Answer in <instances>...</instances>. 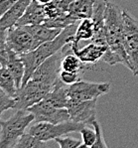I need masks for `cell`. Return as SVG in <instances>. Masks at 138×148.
<instances>
[{"label":"cell","mask_w":138,"mask_h":148,"mask_svg":"<svg viewBox=\"0 0 138 148\" xmlns=\"http://www.w3.org/2000/svg\"><path fill=\"white\" fill-rule=\"evenodd\" d=\"M105 26L108 50L103 56V61L110 66L122 64L129 69V63L123 44L122 10L113 2L107 1L106 4Z\"/></svg>","instance_id":"cell-1"},{"label":"cell","mask_w":138,"mask_h":148,"mask_svg":"<svg viewBox=\"0 0 138 148\" xmlns=\"http://www.w3.org/2000/svg\"><path fill=\"white\" fill-rule=\"evenodd\" d=\"M77 26H78V24L76 23L66 27L54 40L42 43L35 50L20 56L25 66L24 78L22 81L21 86H23L29 81V79L32 77L33 73L35 72V70L45 60L60 52L66 45L72 43L74 39V32L77 30Z\"/></svg>","instance_id":"cell-2"},{"label":"cell","mask_w":138,"mask_h":148,"mask_svg":"<svg viewBox=\"0 0 138 148\" xmlns=\"http://www.w3.org/2000/svg\"><path fill=\"white\" fill-rule=\"evenodd\" d=\"M33 121L34 115L27 109H17L9 119L0 120V148H14Z\"/></svg>","instance_id":"cell-3"},{"label":"cell","mask_w":138,"mask_h":148,"mask_svg":"<svg viewBox=\"0 0 138 148\" xmlns=\"http://www.w3.org/2000/svg\"><path fill=\"white\" fill-rule=\"evenodd\" d=\"M123 44L127 55L129 70L138 77V20L127 10H122Z\"/></svg>","instance_id":"cell-4"},{"label":"cell","mask_w":138,"mask_h":148,"mask_svg":"<svg viewBox=\"0 0 138 148\" xmlns=\"http://www.w3.org/2000/svg\"><path fill=\"white\" fill-rule=\"evenodd\" d=\"M83 123L76 122L74 120H67L60 123H51V122H35V124L29 127L27 132L32 134L38 139L48 142L50 140H55L59 136L66 135L71 132H80Z\"/></svg>","instance_id":"cell-5"},{"label":"cell","mask_w":138,"mask_h":148,"mask_svg":"<svg viewBox=\"0 0 138 148\" xmlns=\"http://www.w3.org/2000/svg\"><path fill=\"white\" fill-rule=\"evenodd\" d=\"M52 88V86L36 79H29V81L23 86L17 90L16 95L14 97V108L28 109L35 103L42 101Z\"/></svg>","instance_id":"cell-6"},{"label":"cell","mask_w":138,"mask_h":148,"mask_svg":"<svg viewBox=\"0 0 138 148\" xmlns=\"http://www.w3.org/2000/svg\"><path fill=\"white\" fill-rule=\"evenodd\" d=\"M110 90L108 83H92L80 79L79 82L67 86L68 97L76 101L98 99L99 97L107 94Z\"/></svg>","instance_id":"cell-7"},{"label":"cell","mask_w":138,"mask_h":148,"mask_svg":"<svg viewBox=\"0 0 138 148\" xmlns=\"http://www.w3.org/2000/svg\"><path fill=\"white\" fill-rule=\"evenodd\" d=\"M6 43L9 49L14 51L19 56L33 51L41 45L23 26H14L8 29L6 34Z\"/></svg>","instance_id":"cell-8"},{"label":"cell","mask_w":138,"mask_h":148,"mask_svg":"<svg viewBox=\"0 0 138 148\" xmlns=\"http://www.w3.org/2000/svg\"><path fill=\"white\" fill-rule=\"evenodd\" d=\"M27 110L34 115L35 122L45 121L51 123H60L70 119V114L67 108H55L44 99L29 108Z\"/></svg>","instance_id":"cell-9"},{"label":"cell","mask_w":138,"mask_h":148,"mask_svg":"<svg viewBox=\"0 0 138 148\" xmlns=\"http://www.w3.org/2000/svg\"><path fill=\"white\" fill-rule=\"evenodd\" d=\"M63 56V49L57 54L53 55L45 60L33 73L30 79L42 82L54 86L59 79V73L61 71V59Z\"/></svg>","instance_id":"cell-10"},{"label":"cell","mask_w":138,"mask_h":148,"mask_svg":"<svg viewBox=\"0 0 138 148\" xmlns=\"http://www.w3.org/2000/svg\"><path fill=\"white\" fill-rule=\"evenodd\" d=\"M96 102L98 99L76 101L69 99L67 109L69 111L70 119L83 124H92V120L96 119Z\"/></svg>","instance_id":"cell-11"},{"label":"cell","mask_w":138,"mask_h":148,"mask_svg":"<svg viewBox=\"0 0 138 148\" xmlns=\"http://www.w3.org/2000/svg\"><path fill=\"white\" fill-rule=\"evenodd\" d=\"M107 50L108 46H106V45H98L90 42L89 44L83 47L81 49L76 48L72 51L80 58L81 62L85 65H87V64H96L100 59L103 58Z\"/></svg>","instance_id":"cell-12"},{"label":"cell","mask_w":138,"mask_h":148,"mask_svg":"<svg viewBox=\"0 0 138 148\" xmlns=\"http://www.w3.org/2000/svg\"><path fill=\"white\" fill-rule=\"evenodd\" d=\"M31 0H17L10 8L0 17V30H8L16 25L22 17Z\"/></svg>","instance_id":"cell-13"},{"label":"cell","mask_w":138,"mask_h":148,"mask_svg":"<svg viewBox=\"0 0 138 148\" xmlns=\"http://www.w3.org/2000/svg\"><path fill=\"white\" fill-rule=\"evenodd\" d=\"M45 21L44 4L37 0H31L27 6L24 14L17 21L15 26H26V25L42 24Z\"/></svg>","instance_id":"cell-14"},{"label":"cell","mask_w":138,"mask_h":148,"mask_svg":"<svg viewBox=\"0 0 138 148\" xmlns=\"http://www.w3.org/2000/svg\"><path fill=\"white\" fill-rule=\"evenodd\" d=\"M36 41L42 44V43L48 42V41L54 40L61 33L63 29L51 28L46 26L45 24H35V25H26L23 26Z\"/></svg>","instance_id":"cell-15"},{"label":"cell","mask_w":138,"mask_h":148,"mask_svg":"<svg viewBox=\"0 0 138 148\" xmlns=\"http://www.w3.org/2000/svg\"><path fill=\"white\" fill-rule=\"evenodd\" d=\"M8 52V61L6 64V68L11 73L12 77L14 78L15 84H16L17 90L20 88L22 85V81L24 78V73H25V66L23 61L21 60L19 55H17L14 51L11 49H7Z\"/></svg>","instance_id":"cell-16"},{"label":"cell","mask_w":138,"mask_h":148,"mask_svg":"<svg viewBox=\"0 0 138 148\" xmlns=\"http://www.w3.org/2000/svg\"><path fill=\"white\" fill-rule=\"evenodd\" d=\"M67 86L64 83L58 79L57 83L54 85L53 88L46 95L44 99H46L49 103L59 108H67L69 97L67 95Z\"/></svg>","instance_id":"cell-17"},{"label":"cell","mask_w":138,"mask_h":148,"mask_svg":"<svg viewBox=\"0 0 138 148\" xmlns=\"http://www.w3.org/2000/svg\"><path fill=\"white\" fill-rule=\"evenodd\" d=\"M94 0H73L68 9V13L80 22L85 18H90L94 10Z\"/></svg>","instance_id":"cell-18"},{"label":"cell","mask_w":138,"mask_h":148,"mask_svg":"<svg viewBox=\"0 0 138 148\" xmlns=\"http://www.w3.org/2000/svg\"><path fill=\"white\" fill-rule=\"evenodd\" d=\"M94 33V25L92 18H85L80 21L74 32V39L70 43L71 50L79 48V43L83 40H90Z\"/></svg>","instance_id":"cell-19"},{"label":"cell","mask_w":138,"mask_h":148,"mask_svg":"<svg viewBox=\"0 0 138 148\" xmlns=\"http://www.w3.org/2000/svg\"><path fill=\"white\" fill-rule=\"evenodd\" d=\"M85 64L80 60L78 56L71 50V52L68 54L64 53L63 50V56L61 59V70L68 71V72H78L83 73Z\"/></svg>","instance_id":"cell-20"},{"label":"cell","mask_w":138,"mask_h":148,"mask_svg":"<svg viewBox=\"0 0 138 148\" xmlns=\"http://www.w3.org/2000/svg\"><path fill=\"white\" fill-rule=\"evenodd\" d=\"M0 88L14 99L17 92V86L14 78L6 67H0Z\"/></svg>","instance_id":"cell-21"},{"label":"cell","mask_w":138,"mask_h":148,"mask_svg":"<svg viewBox=\"0 0 138 148\" xmlns=\"http://www.w3.org/2000/svg\"><path fill=\"white\" fill-rule=\"evenodd\" d=\"M16 148H45L48 147V144L45 141H42L35 137L32 134L25 132L18 140Z\"/></svg>","instance_id":"cell-22"},{"label":"cell","mask_w":138,"mask_h":148,"mask_svg":"<svg viewBox=\"0 0 138 148\" xmlns=\"http://www.w3.org/2000/svg\"><path fill=\"white\" fill-rule=\"evenodd\" d=\"M80 133L81 135V145L80 148H85V147H92L94 146V142H96V131L94 128H90L89 126H87V124L83 125L81 128Z\"/></svg>","instance_id":"cell-23"},{"label":"cell","mask_w":138,"mask_h":148,"mask_svg":"<svg viewBox=\"0 0 138 148\" xmlns=\"http://www.w3.org/2000/svg\"><path fill=\"white\" fill-rule=\"evenodd\" d=\"M81 76H83V73L68 72V71L64 70H61L60 73H59V79L66 86H71L79 82L80 79H81Z\"/></svg>","instance_id":"cell-24"},{"label":"cell","mask_w":138,"mask_h":148,"mask_svg":"<svg viewBox=\"0 0 138 148\" xmlns=\"http://www.w3.org/2000/svg\"><path fill=\"white\" fill-rule=\"evenodd\" d=\"M7 30H0V67H6L8 61V46L6 43Z\"/></svg>","instance_id":"cell-25"},{"label":"cell","mask_w":138,"mask_h":148,"mask_svg":"<svg viewBox=\"0 0 138 148\" xmlns=\"http://www.w3.org/2000/svg\"><path fill=\"white\" fill-rule=\"evenodd\" d=\"M55 141L60 148H79L81 145V140L70 136H59Z\"/></svg>","instance_id":"cell-26"},{"label":"cell","mask_w":138,"mask_h":148,"mask_svg":"<svg viewBox=\"0 0 138 148\" xmlns=\"http://www.w3.org/2000/svg\"><path fill=\"white\" fill-rule=\"evenodd\" d=\"M14 106L15 99L13 97H9L4 90L0 88V120H1L2 113L10 108H14Z\"/></svg>","instance_id":"cell-27"},{"label":"cell","mask_w":138,"mask_h":148,"mask_svg":"<svg viewBox=\"0 0 138 148\" xmlns=\"http://www.w3.org/2000/svg\"><path fill=\"white\" fill-rule=\"evenodd\" d=\"M92 125L94 127V131H96V142H94L92 148H107V145L105 142V139H103L102 136V129H101V126L99 124V122L96 119H94L92 121Z\"/></svg>","instance_id":"cell-28"},{"label":"cell","mask_w":138,"mask_h":148,"mask_svg":"<svg viewBox=\"0 0 138 148\" xmlns=\"http://www.w3.org/2000/svg\"><path fill=\"white\" fill-rule=\"evenodd\" d=\"M37 1H39V2H41V3H43V4H46V3H48V2L52 1V0H37Z\"/></svg>","instance_id":"cell-29"}]
</instances>
